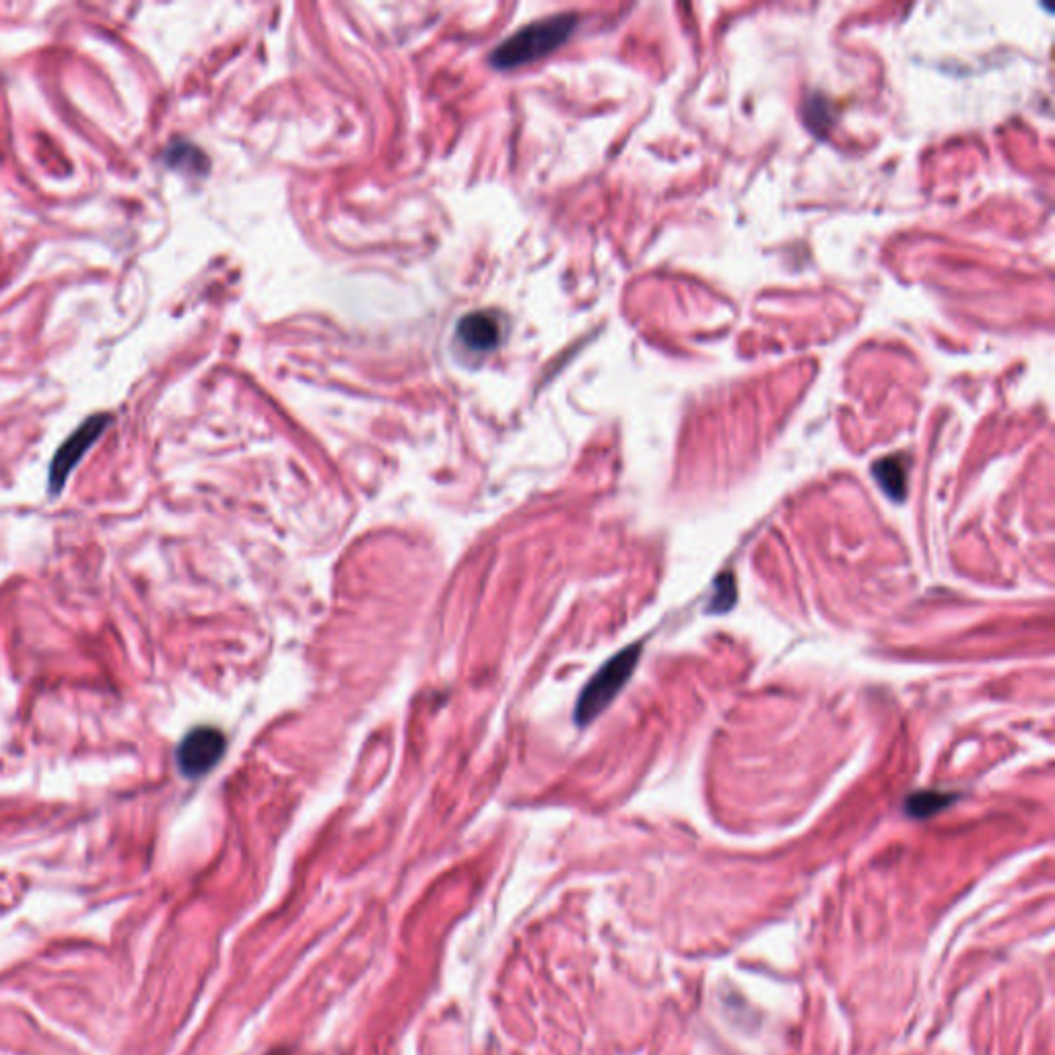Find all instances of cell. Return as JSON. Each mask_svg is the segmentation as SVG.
I'll list each match as a JSON object with an SVG mask.
<instances>
[{
    "mask_svg": "<svg viewBox=\"0 0 1055 1055\" xmlns=\"http://www.w3.org/2000/svg\"><path fill=\"white\" fill-rule=\"evenodd\" d=\"M228 748V738L219 728L212 726H198L195 730L188 732L184 740L179 743L176 761H178L182 776L188 780L202 778L211 771L215 765L221 761Z\"/></svg>",
    "mask_w": 1055,
    "mask_h": 1055,
    "instance_id": "277c9868",
    "label": "cell"
},
{
    "mask_svg": "<svg viewBox=\"0 0 1055 1055\" xmlns=\"http://www.w3.org/2000/svg\"><path fill=\"white\" fill-rule=\"evenodd\" d=\"M114 422V417L108 415V413H98V415H91L87 421L81 422L65 443L58 448V452L54 454V460L50 464L48 472V491L52 495H58L63 488H65L66 481L70 476V472L77 469V464L81 462L83 455L87 454L94 443L98 441L106 429Z\"/></svg>",
    "mask_w": 1055,
    "mask_h": 1055,
    "instance_id": "3957f363",
    "label": "cell"
},
{
    "mask_svg": "<svg viewBox=\"0 0 1055 1055\" xmlns=\"http://www.w3.org/2000/svg\"><path fill=\"white\" fill-rule=\"evenodd\" d=\"M955 794H944V792H920V794H913L911 798H908V804L905 809L910 812L911 816L915 818H927L932 814L946 809L948 804L955 802Z\"/></svg>",
    "mask_w": 1055,
    "mask_h": 1055,
    "instance_id": "52a82bcc",
    "label": "cell"
},
{
    "mask_svg": "<svg viewBox=\"0 0 1055 1055\" xmlns=\"http://www.w3.org/2000/svg\"><path fill=\"white\" fill-rule=\"evenodd\" d=\"M736 602V582L730 571L722 573L714 584V596L710 601V613L722 615L728 613Z\"/></svg>",
    "mask_w": 1055,
    "mask_h": 1055,
    "instance_id": "ba28073f",
    "label": "cell"
},
{
    "mask_svg": "<svg viewBox=\"0 0 1055 1055\" xmlns=\"http://www.w3.org/2000/svg\"><path fill=\"white\" fill-rule=\"evenodd\" d=\"M641 658V644H634L613 656L585 684L575 705V724L587 726L615 701L625 684L634 677L635 666Z\"/></svg>",
    "mask_w": 1055,
    "mask_h": 1055,
    "instance_id": "7a4b0ae2",
    "label": "cell"
},
{
    "mask_svg": "<svg viewBox=\"0 0 1055 1055\" xmlns=\"http://www.w3.org/2000/svg\"><path fill=\"white\" fill-rule=\"evenodd\" d=\"M575 25L578 19L573 15L547 17L535 21L499 44L491 56V65L495 68H516L535 63L565 44Z\"/></svg>",
    "mask_w": 1055,
    "mask_h": 1055,
    "instance_id": "6da1fadb",
    "label": "cell"
},
{
    "mask_svg": "<svg viewBox=\"0 0 1055 1055\" xmlns=\"http://www.w3.org/2000/svg\"><path fill=\"white\" fill-rule=\"evenodd\" d=\"M458 339L471 351H488L502 339V326L487 311H474L460 320Z\"/></svg>",
    "mask_w": 1055,
    "mask_h": 1055,
    "instance_id": "5b68a950",
    "label": "cell"
},
{
    "mask_svg": "<svg viewBox=\"0 0 1055 1055\" xmlns=\"http://www.w3.org/2000/svg\"><path fill=\"white\" fill-rule=\"evenodd\" d=\"M872 474L880 488L891 499L903 502L908 495V481H910V455L894 454L880 458L872 466Z\"/></svg>",
    "mask_w": 1055,
    "mask_h": 1055,
    "instance_id": "8992f818",
    "label": "cell"
}]
</instances>
